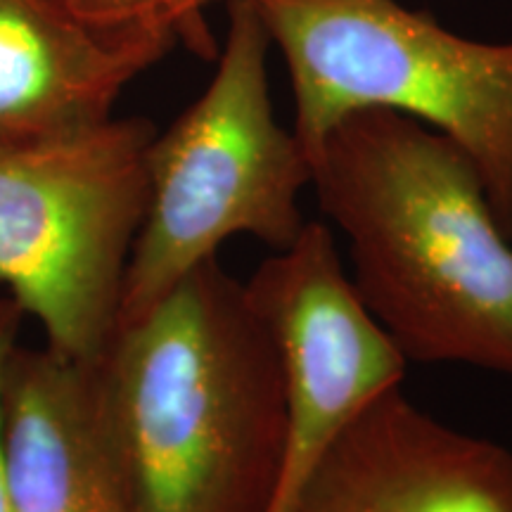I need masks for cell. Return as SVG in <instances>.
<instances>
[{"label": "cell", "instance_id": "8992f818", "mask_svg": "<svg viewBox=\"0 0 512 512\" xmlns=\"http://www.w3.org/2000/svg\"><path fill=\"white\" fill-rule=\"evenodd\" d=\"M287 512H512V451L394 387L337 434Z\"/></svg>", "mask_w": 512, "mask_h": 512}, {"label": "cell", "instance_id": "5b68a950", "mask_svg": "<svg viewBox=\"0 0 512 512\" xmlns=\"http://www.w3.org/2000/svg\"><path fill=\"white\" fill-rule=\"evenodd\" d=\"M155 136L143 117H110L0 140V285L64 358L98 361L117 332Z\"/></svg>", "mask_w": 512, "mask_h": 512}, {"label": "cell", "instance_id": "277c9868", "mask_svg": "<svg viewBox=\"0 0 512 512\" xmlns=\"http://www.w3.org/2000/svg\"><path fill=\"white\" fill-rule=\"evenodd\" d=\"M252 5L287 67L309 155L354 112L411 117L465 152L512 240V41H472L396 0Z\"/></svg>", "mask_w": 512, "mask_h": 512}, {"label": "cell", "instance_id": "52a82bcc", "mask_svg": "<svg viewBox=\"0 0 512 512\" xmlns=\"http://www.w3.org/2000/svg\"><path fill=\"white\" fill-rule=\"evenodd\" d=\"M178 43L159 24L105 22L83 0H0V140L107 121Z\"/></svg>", "mask_w": 512, "mask_h": 512}, {"label": "cell", "instance_id": "3957f363", "mask_svg": "<svg viewBox=\"0 0 512 512\" xmlns=\"http://www.w3.org/2000/svg\"><path fill=\"white\" fill-rule=\"evenodd\" d=\"M273 43L252 0H228V34L204 93L147 150V211L128 259L119 325L150 311L183 278L249 235L287 249L306 228L299 195L311 159L275 117Z\"/></svg>", "mask_w": 512, "mask_h": 512}, {"label": "cell", "instance_id": "6da1fadb", "mask_svg": "<svg viewBox=\"0 0 512 512\" xmlns=\"http://www.w3.org/2000/svg\"><path fill=\"white\" fill-rule=\"evenodd\" d=\"M95 408L131 512H271L290 401L283 354L219 256L91 363Z\"/></svg>", "mask_w": 512, "mask_h": 512}, {"label": "cell", "instance_id": "7a4b0ae2", "mask_svg": "<svg viewBox=\"0 0 512 512\" xmlns=\"http://www.w3.org/2000/svg\"><path fill=\"white\" fill-rule=\"evenodd\" d=\"M309 159L351 285L401 356L512 377V240L465 152L399 112L361 110Z\"/></svg>", "mask_w": 512, "mask_h": 512}, {"label": "cell", "instance_id": "30bf717a", "mask_svg": "<svg viewBox=\"0 0 512 512\" xmlns=\"http://www.w3.org/2000/svg\"><path fill=\"white\" fill-rule=\"evenodd\" d=\"M24 311L19 309L15 299L0 297V512H15L12 510L10 486H8V470H5V448H3V377L5 366L12 349L19 344V332H22Z\"/></svg>", "mask_w": 512, "mask_h": 512}, {"label": "cell", "instance_id": "8fae6325", "mask_svg": "<svg viewBox=\"0 0 512 512\" xmlns=\"http://www.w3.org/2000/svg\"><path fill=\"white\" fill-rule=\"evenodd\" d=\"M214 3H219V0H200L202 10H207V8H209V5H214Z\"/></svg>", "mask_w": 512, "mask_h": 512}, {"label": "cell", "instance_id": "ba28073f", "mask_svg": "<svg viewBox=\"0 0 512 512\" xmlns=\"http://www.w3.org/2000/svg\"><path fill=\"white\" fill-rule=\"evenodd\" d=\"M3 448L15 512H131L91 363L17 344L3 377Z\"/></svg>", "mask_w": 512, "mask_h": 512}, {"label": "cell", "instance_id": "9c48e42d", "mask_svg": "<svg viewBox=\"0 0 512 512\" xmlns=\"http://www.w3.org/2000/svg\"><path fill=\"white\" fill-rule=\"evenodd\" d=\"M95 17L112 24H159L176 31L192 53L211 60L216 43L204 24L200 0H83Z\"/></svg>", "mask_w": 512, "mask_h": 512}]
</instances>
